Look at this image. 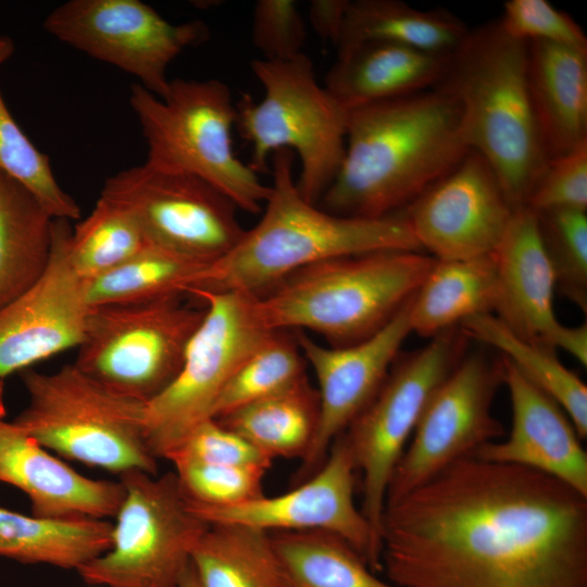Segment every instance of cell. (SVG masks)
<instances>
[{
    "label": "cell",
    "instance_id": "obj_1",
    "mask_svg": "<svg viewBox=\"0 0 587 587\" xmlns=\"http://www.w3.org/2000/svg\"><path fill=\"white\" fill-rule=\"evenodd\" d=\"M380 547L398 587H587V497L469 455L386 503Z\"/></svg>",
    "mask_w": 587,
    "mask_h": 587
},
{
    "label": "cell",
    "instance_id": "obj_2",
    "mask_svg": "<svg viewBox=\"0 0 587 587\" xmlns=\"http://www.w3.org/2000/svg\"><path fill=\"white\" fill-rule=\"evenodd\" d=\"M470 150L459 104L434 88L351 109L341 165L317 205L361 218L399 214Z\"/></svg>",
    "mask_w": 587,
    "mask_h": 587
},
{
    "label": "cell",
    "instance_id": "obj_3",
    "mask_svg": "<svg viewBox=\"0 0 587 587\" xmlns=\"http://www.w3.org/2000/svg\"><path fill=\"white\" fill-rule=\"evenodd\" d=\"M294 152L272 154V185L260 221L187 290L259 296L289 274L339 257L383 250L422 251L403 212L383 218L329 213L308 202L294 179Z\"/></svg>",
    "mask_w": 587,
    "mask_h": 587
},
{
    "label": "cell",
    "instance_id": "obj_4",
    "mask_svg": "<svg viewBox=\"0 0 587 587\" xmlns=\"http://www.w3.org/2000/svg\"><path fill=\"white\" fill-rule=\"evenodd\" d=\"M453 99L469 148L495 170L514 209L526 207L548 158L527 85V42L499 18L469 29L432 87Z\"/></svg>",
    "mask_w": 587,
    "mask_h": 587
},
{
    "label": "cell",
    "instance_id": "obj_5",
    "mask_svg": "<svg viewBox=\"0 0 587 587\" xmlns=\"http://www.w3.org/2000/svg\"><path fill=\"white\" fill-rule=\"evenodd\" d=\"M435 262L422 251L405 250L325 260L253 296V311L267 330H310L332 347L354 345L399 313Z\"/></svg>",
    "mask_w": 587,
    "mask_h": 587
},
{
    "label": "cell",
    "instance_id": "obj_6",
    "mask_svg": "<svg viewBox=\"0 0 587 587\" xmlns=\"http://www.w3.org/2000/svg\"><path fill=\"white\" fill-rule=\"evenodd\" d=\"M129 103L147 142V166L199 177L238 209L252 214L262 210L270 186L235 154L237 111L225 83L176 78L161 98L135 83Z\"/></svg>",
    "mask_w": 587,
    "mask_h": 587
},
{
    "label": "cell",
    "instance_id": "obj_7",
    "mask_svg": "<svg viewBox=\"0 0 587 587\" xmlns=\"http://www.w3.org/2000/svg\"><path fill=\"white\" fill-rule=\"evenodd\" d=\"M250 65L264 96L257 102L243 95L236 102L235 127L251 145L248 164L259 174L266 171L274 152H296L300 161L297 189L308 202L317 204L345 155L348 110L317 83L304 53L285 61L255 59Z\"/></svg>",
    "mask_w": 587,
    "mask_h": 587
},
{
    "label": "cell",
    "instance_id": "obj_8",
    "mask_svg": "<svg viewBox=\"0 0 587 587\" xmlns=\"http://www.w3.org/2000/svg\"><path fill=\"white\" fill-rule=\"evenodd\" d=\"M26 407L13 421L59 455L123 474H157L145 435L146 402L107 388L76 365L53 373H20Z\"/></svg>",
    "mask_w": 587,
    "mask_h": 587
},
{
    "label": "cell",
    "instance_id": "obj_9",
    "mask_svg": "<svg viewBox=\"0 0 587 587\" xmlns=\"http://www.w3.org/2000/svg\"><path fill=\"white\" fill-rule=\"evenodd\" d=\"M184 296L90 307L74 364L114 392L149 402L179 372L205 313Z\"/></svg>",
    "mask_w": 587,
    "mask_h": 587
},
{
    "label": "cell",
    "instance_id": "obj_10",
    "mask_svg": "<svg viewBox=\"0 0 587 587\" xmlns=\"http://www.w3.org/2000/svg\"><path fill=\"white\" fill-rule=\"evenodd\" d=\"M205 313L172 383L147 402L145 435L151 453L166 458L201 423L233 374L272 333L258 321L253 296L191 290Z\"/></svg>",
    "mask_w": 587,
    "mask_h": 587
},
{
    "label": "cell",
    "instance_id": "obj_11",
    "mask_svg": "<svg viewBox=\"0 0 587 587\" xmlns=\"http://www.w3.org/2000/svg\"><path fill=\"white\" fill-rule=\"evenodd\" d=\"M120 476L125 494L111 547L78 574L87 584L104 587H178L210 524L189 509L174 472Z\"/></svg>",
    "mask_w": 587,
    "mask_h": 587
},
{
    "label": "cell",
    "instance_id": "obj_12",
    "mask_svg": "<svg viewBox=\"0 0 587 587\" xmlns=\"http://www.w3.org/2000/svg\"><path fill=\"white\" fill-rule=\"evenodd\" d=\"M470 340L454 326L397 359L375 397L342 433L362 473L360 510L380 561L382 517L394 471L427 401L467 352Z\"/></svg>",
    "mask_w": 587,
    "mask_h": 587
},
{
    "label": "cell",
    "instance_id": "obj_13",
    "mask_svg": "<svg viewBox=\"0 0 587 587\" xmlns=\"http://www.w3.org/2000/svg\"><path fill=\"white\" fill-rule=\"evenodd\" d=\"M43 27L58 40L136 77L160 98L171 80L172 61L209 38L202 21L173 24L138 0H70L48 13Z\"/></svg>",
    "mask_w": 587,
    "mask_h": 587
},
{
    "label": "cell",
    "instance_id": "obj_14",
    "mask_svg": "<svg viewBox=\"0 0 587 587\" xmlns=\"http://www.w3.org/2000/svg\"><path fill=\"white\" fill-rule=\"evenodd\" d=\"M100 196L129 211L150 243L204 263L226 255L246 233L237 205L192 175L143 163L108 177Z\"/></svg>",
    "mask_w": 587,
    "mask_h": 587
},
{
    "label": "cell",
    "instance_id": "obj_15",
    "mask_svg": "<svg viewBox=\"0 0 587 587\" xmlns=\"http://www.w3.org/2000/svg\"><path fill=\"white\" fill-rule=\"evenodd\" d=\"M503 379L502 357L494 359L484 351L464 354L427 401L394 471L386 503L504 436L502 424L491 412Z\"/></svg>",
    "mask_w": 587,
    "mask_h": 587
},
{
    "label": "cell",
    "instance_id": "obj_16",
    "mask_svg": "<svg viewBox=\"0 0 587 587\" xmlns=\"http://www.w3.org/2000/svg\"><path fill=\"white\" fill-rule=\"evenodd\" d=\"M354 458L344 434L332 444L320 469L291 490L232 507L187 499L208 524H239L267 533L326 530L346 539L374 573L382 572L371 527L354 503ZM186 497V496H185Z\"/></svg>",
    "mask_w": 587,
    "mask_h": 587
},
{
    "label": "cell",
    "instance_id": "obj_17",
    "mask_svg": "<svg viewBox=\"0 0 587 587\" xmlns=\"http://www.w3.org/2000/svg\"><path fill=\"white\" fill-rule=\"evenodd\" d=\"M514 211L495 170L470 150L403 213L421 249L448 261L491 254Z\"/></svg>",
    "mask_w": 587,
    "mask_h": 587
},
{
    "label": "cell",
    "instance_id": "obj_18",
    "mask_svg": "<svg viewBox=\"0 0 587 587\" xmlns=\"http://www.w3.org/2000/svg\"><path fill=\"white\" fill-rule=\"evenodd\" d=\"M70 221L54 218L50 260L39 278L0 308V379L83 340L90 307L68 258Z\"/></svg>",
    "mask_w": 587,
    "mask_h": 587
},
{
    "label": "cell",
    "instance_id": "obj_19",
    "mask_svg": "<svg viewBox=\"0 0 587 587\" xmlns=\"http://www.w3.org/2000/svg\"><path fill=\"white\" fill-rule=\"evenodd\" d=\"M412 299L382 329L354 345L323 346L302 330L292 332L315 374L320 400L319 424L312 445L301 460L299 483L320 469L334 440L380 389L402 344L412 333Z\"/></svg>",
    "mask_w": 587,
    "mask_h": 587
},
{
    "label": "cell",
    "instance_id": "obj_20",
    "mask_svg": "<svg viewBox=\"0 0 587 587\" xmlns=\"http://www.w3.org/2000/svg\"><path fill=\"white\" fill-rule=\"evenodd\" d=\"M502 361L511 430L504 440L485 444L471 455L540 472L587 497V453L570 417L504 357Z\"/></svg>",
    "mask_w": 587,
    "mask_h": 587
},
{
    "label": "cell",
    "instance_id": "obj_21",
    "mask_svg": "<svg viewBox=\"0 0 587 587\" xmlns=\"http://www.w3.org/2000/svg\"><path fill=\"white\" fill-rule=\"evenodd\" d=\"M3 414L0 409V482L28 497L33 515L115 516L125 494L121 482L82 475Z\"/></svg>",
    "mask_w": 587,
    "mask_h": 587
},
{
    "label": "cell",
    "instance_id": "obj_22",
    "mask_svg": "<svg viewBox=\"0 0 587 587\" xmlns=\"http://www.w3.org/2000/svg\"><path fill=\"white\" fill-rule=\"evenodd\" d=\"M492 314L519 338L551 348L561 323L553 311L555 277L541 242L536 215L515 209L499 246Z\"/></svg>",
    "mask_w": 587,
    "mask_h": 587
},
{
    "label": "cell",
    "instance_id": "obj_23",
    "mask_svg": "<svg viewBox=\"0 0 587 587\" xmlns=\"http://www.w3.org/2000/svg\"><path fill=\"white\" fill-rule=\"evenodd\" d=\"M527 85L548 160L587 141V48L528 41Z\"/></svg>",
    "mask_w": 587,
    "mask_h": 587
},
{
    "label": "cell",
    "instance_id": "obj_24",
    "mask_svg": "<svg viewBox=\"0 0 587 587\" xmlns=\"http://www.w3.org/2000/svg\"><path fill=\"white\" fill-rule=\"evenodd\" d=\"M448 55L386 41H364L337 51L324 87L346 109L430 89Z\"/></svg>",
    "mask_w": 587,
    "mask_h": 587
},
{
    "label": "cell",
    "instance_id": "obj_25",
    "mask_svg": "<svg viewBox=\"0 0 587 587\" xmlns=\"http://www.w3.org/2000/svg\"><path fill=\"white\" fill-rule=\"evenodd\" d=\"M113 524L95 517H43L0 507V555L76 571L108 551Z\"/></svg>",
    "mask_w": 587,
    "mask_h": 587
},
{
    "label": "cell",
    "instance_id": "obj_26",
    "mask_svg": "<svg viewBox=\"0 0 587 587\" xmlns=\"http://www.w3.org/2000/svg\"><path fill=\"white\" fill-rule=\"evenodd\" d=\"M495 300L496 266L492 254L463 260H436L412 299V333L433 338L471 316L492 313Z\"/></svg>",
    "mask_w": 587,
    "mask_h": 587
},
{
    "label": "cell",
    "instance_id": "obj_27",
    "mask_svg": "<svg viewBox=\"0 0 587 587\" xmlns=\"http://www.w3.org/2000/svg\"><path fill=\"white\" fill-rule=\"evenodd\" d=\"M470 28L445 9L420 10L400 0L348 1L337 51L386 41L449 55Z\"/></svg>",
    "mask_w": 587,
    "mask_h": 587
},
{
    "label": "cell",
    "instance_id": "obj_28",
    "mask_svg": "<svg viewBox=\"0 0 587 587\" xmlns=\"http://www.w3.org/2000/svg\"><path fill=\"white\" fill-rule=\"evenodd\" d=\"M54 218L0 171V308L32 286L50 260Z\"/></svg>",
    "mask_w": 587,
    "mask_h": 587
},
{
    "label": "cell",
    "instance_id": "obj_29",
    "mask_svg": "<svg viewBox=\"0 0 587 587\" xmlns=\"http://www.w3.org/2000/svg\"><path fill=\"white\" fill-rule=\"evenodd\" d=\"M190 562L200 587H291L270 533L239 524H210Z\"/></svg>",
    "mask_w": 587,
    "mask_h": 587
},
{
    "label": "cell",
    "instance_id": "obj_30",
    "mask_svg": "<svg viewBox=\"0 0 587 587\" xmlns=\"http://www.w3.org/2000/svg\"><path fill=\"white\" fill-rule=\"evenodd\" d=\"M320 416L319 394L308 378L217 419L272 460L300 458L310 449Z\"/></svg>",
    "mask_w": 587,
    "mask_h": 587
},
{
    "label": "cell",
    "instance_id": "obj_31",
    "mask_svg": "<svg viewBox=\"0 0 587 587\" xmlns=\"http://www.w3.org/2000/svg\"><path fill=\"white\" fill-rule=\"evenodd\" d=\"M470 339L497 349L526 379L566 413L578 436H587V387L565 367L555 350L514 335L492 313L471 316L459 325Z\"/></svg>",
    "mask_w": 587,
    "mask_h": 587
},
{
    "label": "cell",
    "instance_id": "obj_32",
    "mask_svg": "<svg viewBox=\"0 0 587 587\" xmlns=\"http://www.w3.org/2000/svg\"><path fill=\"white\" fill-rule=\"evenodd\" d=\"M209 263L149 243L117 267L86 282L89 307L186 295Z\"/></svg>",
    "mask_w": 587,
    "mask_h": 587
},
{
    "label": "cell",
    "instance_id": "obj_33",
    "mask_svg": "<svg viewBox=\"0 0 587 587\" xmlns=\"http://www.w3.org/2000/svg\"><path fill=\"white\" fill-rule=\"evenodd\" d=\"M291 587H398L377 577L342 537L326 530L270 533Z\"/></svg>",
    "mask_w": 587,
    "mask_h": 587
},
{
    "label": "cell",
    "instance_id": "obj_34",
    "mask_svg": "<svg viewBox=\"0 0 587 587\" xmlns=\"http://www.w3.org/2000/svg\"><path fill=\"white\" fill-rule=\"evenodd\" d=\"M149 243L129 211L100 196L92 211L71 230L68 258L77 275L88 282L117 267Z\"/></svg>",
    "mask_w": 587,
    "mask_h": 587
},
{
    "label": "cell",
    "instance_id": "obj_35",
    "mask_svg": "<svg viewBox=\"0 0 587 587\" xmlns=\"http://www.w3.org/2000/svg\"><path fill=\"white\" fill-rule=\"evenodd\" d=\"M305 377V360L294 333L274 330L233 374L213 408L212 419L276 395Z\"/></svg>",
    "mask_w": 587,
    "mask_h": 587
},
{
    "label": "cell",
    "instance_id": "obj_36",
    "mask_svg": "<svg viewBox=\"0 0 587 587\" xmlns=\"http://www.w3.org/2000/svg\"><path fill=\"white\" fill-rule=\"evenodd\" d=\"M0 171L29 190L53 218H80L78 203L58 183L49 158L34 146L15 122L1 91Z\"/></svg>",
    "mask_w": 587,
    "mask_h": 587
},
{
    "label": "cell",
    "instance_id": "obj_37",
    "mask_svg": "<svg viewBox=\"0 0 587 587\" xmlns=\"http://www.w3.org/2000/svg\"><path fill=\"white\" fill-rule=\"evenodd\" d=\"M534 213L542 246L555 277V288L586 313V212L571 209H554Z\"/></svg>",
    "mask_w": 587,
    "mask_h": 587
},
{
    "label": "cell",
    "instance_id": "obj_38",
    "mask_svg": "<svg viewBox=\"0 0 587 587\" xmlns=\"http://www.w3.org/2000/svg\"><path fill=\"white\" fill-rule=\"evenodd\" d=\"M187 499L211 507L241 504L264 495L263 476L259 469L205 463L185 457L168 459Z\"/></svg>",
    "mask_w": 587,
    "mask_h": 587
},
{
    "label": "cell",
    "instance_id": "obj_39",
    "mask_svg": "<svg viewBox=\"0 0 587 587\" xmlns=\"http://www.w3.org/2000/svg\"><path fill=\"white\" fill-rule=\"evenodd\" d=\"M502 28L523 41H547L587 48L583 28L566 12L546 0H509L499 18Z\"/></svg>",
    "mask_w": 587,
    "mask_h": 587
},
{
    "label": "cell",
    "instance_id": "obj_40",
    "mask_svg": "<svg viewBox=\"0 0 587 587\" xmlns=\"http://www.w3.org/2000/svg\"><path fill=\"white\" fill-rule=\"evenodd\" d=\"M534 212L587 209V141L548 160L526 203Z\"/></svg>",
    "mask_w": 587,
    "mask_h": 587
},
{
    "label": "cell",
    "instance_id": "obj_41",
    "mask_svg": "<svg viewBox=\"0 0 587 587\" xmlns=\"http://www.w3.org/2000/svg\"><path fill=\"white\" fill-rule=\"evenodd\" d=\"M305 22L292 0H259L253 8L251 40L264 60H290L302 52Z\"/></svg>",
    "mask_w": 587,
    "mask_h": 587
},
{
    "label": "cell",
    "instance_id": "obj_42",
    "mask_svg": "<svg viewBox=\"0 0 587 587\" xmlns=\"http://www.w3.org/2000/svg\"><path fill=\"white\" fill-rule=\"evenodd\" d=\"M179 455L192 460L267 471L273 460L214 419L198 425L165 459Z\"/></svg>",
    "mask_w": 587,
    "mask_h": 587
},
{
    "label": "cell",
    "instance_id": "obj_43",
    "mask_svg": "<svg viewBox=\"0 0 587 587\" xmlns=\"http://www.w3.org/2000/svg\"><path fill=\"white\" fill-rule=\"evenodd\" d=\"M348 0H313L309 4V21L314 32L337 45L346 15Z\"/></svg>",
    "mask_w": 587,
    "mask_h": 587
},
{
    "label": "cell",
    "instance_id": "obj_44",
    "mask_svg": "<svg viewBox=\"0 0 587 587\" xmlns=\"http://www.w3.org/2000/svg\"><path fill=\"white\" fill-rule=\"evenodd\" d=\"M553 347L562 349L574 357L582 365H587V326L575 327L562 325L555 335Z\"/></svg>",
    "mask_w": 587,
    "mask_h": 587
},
{
    "label": "cell",
    "instance_id": "obj_45",
    "mask_svg": "<svg viewBox=\"0 0 587 587\" xmlns=\"http://www.w3.org/2000/svg\"><path fill=\"white\" fill-rule=\"evenodd\" d=\"M178 587H200L198 577L191 562L186 569Z\"/></svg>",
    "mask_w": 587,
    "mask_h": 587
},
{
    "label": "cell",
    "instance_id": "obj_46",
    "mask_svg": "<svg viewBox=\"0 0 587 587\" xmlns=\"http://www.w3.org/2000/svg\"><path fill=\"white\" fill-rule=\"evenodd\" d=\"M13 52V40L9 37H0V65L11 58Z\"/></svg>",
    "mask_w": 587,
    "mask_h": 587
},
{
    "label": "cell",
    "instance_id": "obj_47",
    "mask_svg": "<svg viewBox=\"0 0 587 587\" xmlns=\"http://www.w3.org/2000/svg\"><path fill=\"white\" fill-rule=\"evenodd\" d=\"M0 409H4L3 407V380L0 379Z\"/></svg>",
    "mask_w": 587,
    "mask_h": 587
}]
</instances>
